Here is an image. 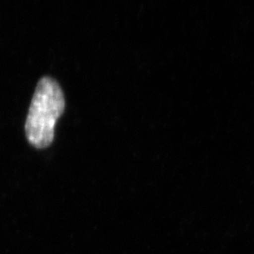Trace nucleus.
<instances>
[{
	"instance_id": "1",
	"label": "nucleus",
	"mask_w": 254,
	"mask_h": 254,
	"mask_svg": "<svg viewBox=\"0 0 254 254\" xmlns=\"http://www.w3.org/2000/svg\"><path fill=\"white\" fill-rule=\"evenodd\" d=\"M64 108V93L58 82L43 77L37 85L26 121V135L31 145L42 149L52 143L56 124Z\"/></svg>"
}]
</instances>
